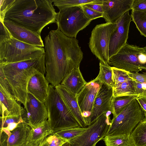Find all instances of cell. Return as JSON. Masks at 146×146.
Instances as JSON below:
<instances>
[{"mask_svg":"<svg viewBox=\"0 0 146 146\" xmlns=\"http://www.w3.org/2000/svg\"><path fill=\"white\" fill-rule=\"evenodd\" d=\"M21 123L22 122H15L10 124L5 128H7L9 131H12L17 127L19 124Z\"/></svg>","mask_w":146,"mask_h":146,"instance_id":"obj_40","label":"cell"},{"mask_svg":"<svg viewBox=\"0 0 146 146\" xmlns=\"http://www.w3.org/2000/svg\"><path fill=\"white\" fill-rule=\"evenodd\" d=\"M133 82L136 94L138 96L146 95V84L137 82L133 80Z\"/></svg>","mask_w":146,"mask_h":146,"instance_id":"obj_37","label":"cell"},{"mask_svg":"<svg viewBox=\"0 0 146 146\" xmlns=\"http://www.w3.org/2000/svg\"><path fill=\"white\" fill-rule=\"evenodd\" d=\"M78 43L76 38L66 36L58 28L44 38L45 77L54 87L72 70L79 68L83 53Z\"/></svg>","mask_w":146,"mask_h":146,"instance_id":"obj_1","label":"cell"},{"mask_svg":"<svg viewBox=\"0 0 146 146\" xmlns=\"http://www.w3.org/2000/svg\"><path fill=\"white\" fill-rule=\"evenodd\" d=\"M49 83L44 75L38 71L29 81L27 87L28 93L40 102L44 103L48 96Z\"/></svg>","mask_w":146,"mask_h":146,"instance_id":"obj_18","label":"cell"},{"mask_svg":"<svg viewBox=\"0 0 146 146\" xmlns=\"http://www.w3.org/2000/svg\"><path fill=\"white\" fill-rule=\"evenodd\" d=\"M62 100L72 112L80 126L87 127L86 125L75 96L65 88L59 84L55 87Z\"/></svg>","mask_w":146,"mask_h":146,"instance_id":"obj_20","label":"cell"},{"mask_svg":"<svg viewBox=\"0 0 146 146\" xmlns=\"http://www.w3.org/2000/svg\"><path fill=\"white\" fill-rule=\"evenodd\" d=\"M31 129L23 122L12 131L5 128L1 129L0 146H19L26 143Z\"/></svg>","mask_w":146,"mask_h":146,"instance_id":"obj_15","label":"cell"},{"mask_svg":"<svg viewBox=\"0 0 146 146\" xmlns=\"http://www.w3.org/2000/svg\"><path fill=\"white\" fill-rule=\"evenodd\" d=\"M87 83L78 68L72 70L60 84L76 96Z\"/></svg>","mask_w":146,"mask_h":146,"instance_id":"obj_21","label":"cell"},{"mask_svg":"<svg viewBox=\"0 0 146 146\" xmlns=\"http://www.w3.org/2000/svg\"><path fill=\"white\" fill-rule=\"evenodd\" d=\"M100 84V82L94 80L87 82L76 96L79 106L87 127L91 125L93 105Z\"/></svg>","mask_w":146,"mask_h":146,"instance_id":"obj_11","label":"cell"},{"mask_svg":"<svg viewBox=\"0 0 146 146\" xmlns=\"http://www.w3.org/2000/svg\"><path fill=\"white\" fill-rule=\"evenodd\" d=\"M94 80L113 88L114 86V83L113 80L111 67L109 64H105L100 62L99 73Z\"/></svg>","mask_w":146,"mask_h":146,"instance_id":"obj_27","label":"cell"},{"mask_svg":"<svg viewBox=\"0 0 146 146\" xmlns=\"http://www.w3.org/2000/svg\"><path fill=\"white\" fill-rule=\"evenodd\" d=\"M111 124L109 115L107 113H104L81 135L68 141L71 146H96L107 135Z\"/></svg>","mask_w":146,"mask_h":146,"instance_id":"obj_10","label":"cell"},{"mask_svg":"<svg viewBox=\"0 0 146 146\" xmlns=\"http://www.w3.org/2000/svg\"><path fill=\"white\" fill-rule=\"evenodd\" d=\"M132 10L146 11V0H133Z\"/></svg>","mask_w":146,"mask_h":146,"instance_id":"obj_36","label":"cell"},{"mask_svg":"<svg viewBox=\"0 0 146 146\" xmlns=\"http://www.w3.org/2000/svg\"><path fill=\"white\" fill-rule=\"evenodd\" d=\"M133 146H146V114L130 135Z\"/></svg>","mask_w":146,"mask_h":146,"instance_id":"obj_23","label":"cell"},{"mask_svg":"<svg viewBox=\"0 0 146 146\" xmlns=\"http://www.w3.org/2000/svg\"><path fill=\"white\" fill-rule=\"evenodd\" d=\"M24 108L27 113V124L32 128L42 125L48 119V113L44 103L28 93Z\"/></svg>","mask_w":146,"mask_h":146,"instance_id":"obj_13","label":"cell"},{"mask_svg":"<svg viewBox=\"0 0 146 146\" xmlns=\"http://www.w3.org/2000/svg\"><path fill=\"white\" fill-rule=\"evenodd\" d=\"M128 74L132 80L137 82L146 84V72L139 73L128 72Z\"/></svg>","mask_w":146,"mask_h":146,"instance_id":"obj_35","label":"cell"},{"mask_svg":"<svg viewBox=\"0 0 146 146\" xmlns=\"http://www.w3.org/2000/svg\"><path fill=\"white\" fill-rule=\"evenodd\" d=\"M111 68L114 86L118 83L132 80L129 76L128 72L114 67H112Z\"/></svg>","mask_w":146,"mask_h":146,"instance_id":"obj_31","label":"cell"},{"mask_svg":"<svg viewBox=\"0 0 146 146\" xmlns=\"http://www.w3.org/2000/svg\"><path fill=\"white\" fill-rule=\"evenodd\" d=\"M105 0H55L53 5L56 6L60 10L61 9L71 7L81 6L91 3H101Z\"/></svg>","mask_w":146,"mask_h":146,"instance_id":"obj_28","label":"cell"},{"mask_svg":"<svg viewBox=\"0 0 146 146\" xmlns=\"http://www.w3.org/2000/svg\"><path fill=\"white\" fill-rule=\"evenodd\" d=\"M61 146H71L70 143L68 141L63 144Z\"/></svg>","mask_w":146,"mask_h":146,"instance_id":"obj_41","label":"cell"},{"mask_svg":"<svg viewBox=\"0 0 146 146\" xmlns=\"http://www.w3.org/2000/svg\"><path fill=\"white\" fill-rule=\"evenodd\" d=\"M3 22L13 38L29 44L44 47L40 35L9 21L4 20Z\"/></svg>","mask_w":146,"mask_h":146,"instance_id":"obj_17","label":"cell"},{"mask_svg":"<svg viewBox=\"0 0 146 146\" xmlns=\"http://www.w3.org/2000/svg\"><path fill=\"white\" fill-rule=\"evenodd\" d=\"M53 133L47 120L39 127L31 128L26 144L29 146H38Z\"/></svg>","mask_w":146,"mask_h":146,"instance_id":"obj_22","label":"cell"},{"mask_svg":"<svg viewBox=\"0 0 146 146\" xmlns=\"http://www.w3.org/2000/svg\"><path fill=\"white\" fill-rule=\"evenodd\" d=\"M43 48L11 38L0 42V62L15 63L33 59L45 54Z\"/></svg>","mask_w":146,"mask_h":146,"instance_id":"obj_7","label":"cell"},{"mask_svg":"<svg viewBox=\"0 0 146 146\" xmlns=\"http://www.w3.org/2000/svg\"><path fill=\"white\" fill-rule=\"evenodd\" d=\"M87 17L92 20L100 17H103V14L87 7L85 5L80 6Z\"/></svg>","mask_w":146,"mask_h":146,"instance_id":"obj_33","label":"cell"},{"mask_svg":"<svg viewBox=\"0 0 146 146\" xmlns=\"http://www.w3.org/2000/svg\"><path fill=\"white\" fill-rule=\"evenodd\" d=\"M145 113L135 98L116 116L113 117L106 135L119 134L130 136L144 118Z\"/></svg>","mask_w":146,"mask_h":146,"instance_id":"obj_5","label":"cell"},{"mask_svg":"<svg viewBox=\"0 0 146 146\" xmlns=\"http://www.w3.org/2000/svg\"><path fill=\"white\" fill-rule=\"evenodd\" d=\"M131 19V15L128 11L116 23V28L110 38L109 58L116 54L127 43Z\"/></svg>","mask_w":146,"mask_h":146,"instance_id":"obj_12","label":"cell"},{"mask_svg":"<svg viewBox=\"0 0 146 146\" xmlns=\"http://www.w3.org/2000/svg\"><path fill=\"white\" fill-rule=\"evenodd\" d=\"M132 19L143 36L146 37V11L132 10Z\"/></svg>","mask_w":146,"mask_h":146,"instance_id":"obj_29","label":"cell"},{"mask_svg":"<svg viewBox=\"0 0 146 146\" xmlns=\"http://www.w3.org/2000/svg\"><path fill=\"white\" fill-rule=\"evenodd\" d=\"M11 91L12 96L25 105L27 87L31 78L37 72L46 74L45 54L35 58L15 63L0 62Z\"/></svg>","mask_w":146,"mask_h":146,"instance_id":"obj_3","label":"cell"},{"mask_svg":"<svg viewBox=\"0 0 146 146\" xmlns=\"http://www.w3.org/2000/svg\"><path fill=\"white\" fill-rule=\"evenodd\" d=\"M92 20L85 15L80 6L65 8L57 13L56 23L58 29L66 36L76 38L78 33Z\"/></svg>","mask_w":146,"mask_h":146,"instance_id":"obj_8","label":"cell"},{"mask_svg":"<svg viewBox=\"0 0 146 146\" xmlns=\"http://www.w3.org/2000/svg\"><path fill=\"white\" fill-rule=\"evenodd\" d=\"M114 97L134 96H138L136 94L133 80L118 83L112 88Z\"/></svg>","mask_w":146,"mask_h":146,"instance_id":"obj_25","label":"cell"},{"mask_svg":"<svg viewBox=\"0 0 146 146\" xmlns=\"http://www.w3.org/2000/svg\"><path fill=\"white\" fill-rule=\"evenodd\" d=\"M136 99L146 114V95L139 96Z\"/></svg>","mask_w":146,"mask_h":146,"instance_id":"obj_39","label":"cell"},{"mask_svg":"<svg viewBox=\"0 0 146 146\" xmlns=\"http://www.w3.org/2000/svg\"><path fill=\"white\" fill-rule=\"evenodd\" d=\"M108 63L129 72L146 71V52L143 48L126 43L109 58Z\"/></svg>","mask_w":146,"mask_h":146,"instance_id":"obj_6","label":"cell"},{"mask_svg":"<svg viewBox=\"0 0 146 146\" xmlns=\"http://www.w3.org/2000/svg\"><path fill=\"white\" fill-rule=\"evenodd\" d=\"M138 96H134L114 97L111 101V113L113 117L117 115L131 101Z\"/></svg>","mask_w":146,"mask_h":146,"instance_id":"obj_26","label":"cell"},{"mask_svg":"<svg viewBox=\"0 0 146 146\" xmlns=\"http://www.w3.org/2000/svg\"><path fill=\"white\" fill-rule=\"evenodd\" d=\"M19 146H29L28 145H27L26 143L24 144L23 145H20Z\"/></svg>","mask_w":146,"mask_h":146,"instance_id":"obj_42","label":"cell"},{"mask_svg":"<svg viewBox=\"0 0 146 146\" xmlns=\"http://www.w3.org/2000/svg\"><path fill=\"white\" fill-rule=\"evenodd\" d=\"M0 42L13 37L9 31L4 24L3 22L0 21Z\"/></svg>","mask_w":146,"mask_h":146,"instance_id":"obj_34","label":"cell"},{"mask_svg":"<svg viewBox=\"0 0 146 146\" xmlns=\"http://www.w3.org/2000/svg\"><path fill=\"white\" fill-rule=\"evenodd\" d=\"M53 0H1L0 20H6L40 35L46 26L56 23Z\"/></svg>","mask_w":146,"mask_h":146,"instance_id":"obj_2","label":"cell"},{"mask_svg":"<svg viewBox=\"0 0 146 146\" xmlns=\"http://www.w3.org/2000/svg\"><path fill=\"white\" fill-rule=\"evenodd\" d=\"M17 100L0 85V112L3 117L21 115L25 109Z\"/></svg>","mask_w":146,"mask_h":146,"instance_id":"obj_19","label":"cell"},{"mask_svg":"<svg viewBox=\"0 0 146 146\" xmlns=\"http://www.w3.org/2000/svg\"><path fill=\"white\" fill-rule=\"evenodd\" d=\"M88 7L99 13L103 14V11L101 3H91L85 5Z\"/></svg>","mask_w":146,"mask_h":146,"instance_id":"obj_38","label":"cell"},{"mask_svg":"<svg viewBox=\"0 0 146 146\" xmlns=\"http://www.w3.org/2000/svg\"><path fill=\"white\" fill-rule=\"evenodd\" d=\"M133 0H105L102 3L103 17L106 23H115L126 12L132 10Z\"/></svg>","mask_w":146,"mask_h":146,"instance_id":"obj_16","label":"cell"},{"mask_svg":"<svg viewBox=\"0 0 146 146\" xmlns=\"http://www.w3.org/2000/svg\"><path fill=\"white\" fill-rule=\"evenodd\" d=\"M113 96L112 88L100 83L93 105L91 124L104 113L109 111L111 113V101Z\"/></svg>","mask_w":146,"mask_h":146,"instance_id":"obj_14","label":"cell"},{"mask_svg":"<svg viewBox=\"0 0 146 146\" xmlns=\"http://www.w3.org/2000/svg\"><path fill=\"white\" fill-rule=\"evenodd\" d=\"M116 24L106 23L97 25L91 32L89 43L90 48L100 62L105 64H109L110 38Z\"/></svg>","mask_w":146,"mask_h":146,"instance_id":"obj_9","label":"cell"},{"mask_svg":"<svg viewBox=\"0 0 146 146\" xmlns=\"http://www.w3.org/2000/svg\"><path fill=\"white\" fill-rule=\"evenodd\" d=\"M44 103L48 113V120L54 133L81 127L55 87L51 84L49 85L48 96Z\"/></svg>","mask_w":146,"mask_h":146,"instance_id":"obj_4","label":"cell"},{"mask_svg":"<svg viewBox=\"0 0 146 146\" xmlns=\"http://www.w3.org/2000/svg\"><path fill=\"white\" fill-rule=\"evenodd\" d=\"M87 127H73L62 130L54 133L67 141L74 140L81 135Z\"/></svg>","mask_w":146,"mask_h":146,"instance_id":"obj_30","label":"cell"},{"mask_svg":"<svg viewBox=\"0 0 146 146\" xmlns=\"http://www.w3.org/2000/svg\"><path fill=\"white\" fill-rule=\"evenodd\" d=\"M67 140L53 133L48 136L38 146H61Z\"/></svg>","mask_w":146,"mask_h":146,"instance_id":"obj_32","label":"cell"},{"mask_svg":"<svg viewBox=\"0 0 146 146\" xmlns=\"http://www.w3.org/2000/svg\"><path fill=\"white\" fill-rule=\"evenodd\" d=\"M143 48H144V50H145V52H146V46H145V47H144Z\"/></svg>","mask_w":146,"mask_h":146,"instance_id":"obj_43","label":"cell"},{"mask_svg":"<svg viewBox=\"0 0 146 146\" xmlns=\"http://www.w3.org/2000/svg\"><path fill=\"white\" fill-rule=\"evenodd\" d=\"M103 140L106 146H133L130 135H106Z\"/></svg>","mask_w":146,"mask_h":146,"instance_id":"obj_24","label":"cell"}]
</instances>
